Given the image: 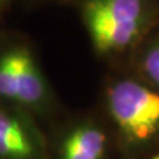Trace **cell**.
Listing matches in <instances>:
<instances>
[{
	"label": "cell",
	"instance_id": "obj_8",
	"mask_svg": "<svg viewBox=\"0 0 159 159\" xmlns=\"http://www.w3.org/2000/svg\"><path fill=\"white\" fill-rule=\"evenodd\" d=\"M154 159H159V156H157V157H156Z\"/></svg>",
	"mask_w": 159,
	"mask_h": 159
},
{
	"label": "cell",
	"instance_id": "obj_1",
	"mask_svg": "<svg viewBox=\"0 0 159 159\" xmlns=\"http://www.w3.org/2000/svg\"><path fill=\"white\" fill-rule=\"evenodd\" d=\"M83 17L100 53L120 51L138 38L148 20L145 0H85Z\"/></svg>",
	"mask_w": 159,
	"mask_h": 159
},
{
	"label": "cell",
	"instance_id": "obj_6",
	"mask_svg": "<svg viewBox=\"0 0 159 159\" xmlns=\"http://www.w3.org/2000/svg\"><path fill=\"white\" fill-rule=\"evenodd\" d=\"M144 71L159 91V44L153 45L144 58Z\"/></svg>",
	"mask_w": 159,
	"mask_h": 159
},
{
	"label": "cell",
	"instance_id": "obj_4",
	"mask_svg": "<svg viewBox=\"0 0 159 159\" xmlns=\"http://www.w3.org/2000/svg\"><path fill=\"white\" fill-rule=\"evenodd\" d=\"M43 142L23 116L0 106V159H38Z\"/></svg>",
	"mask_w": 159,
	"mask_h": 159
},
{
	"label": "cell",
	"instance_id": "obj_7",
	"mask_svg": "<svg viewBox=\"0 0 159 159\" xmlns=\"http://www.w3.org/2000/svg\"><path fill=\"white\" fill-rule=\"evenodd\" d=\"M11 1L12 0H0V16L5 12V10L11 4Z\"/></svg>",
	"mask_w": 159,
	"mask_h": 159
},
{
	"label": "cell",
	"instance_id": "obj_3",
	"mask_svg": "<svg viewBox=\"0 0 159 159\" xmlns=\"http://www.w3.org/2000/svg\"><path fill=\"white\" fill-rule=\"evenodd\" d=\"M47 98L46 81L33 54L25 46H12L0 53V99L35 107Z\"/></svg>",
	"mask_w": 159,
	"mask_h": 159
},
{
	"label": "cell",
	"instance_id": "obj_2",
	"mask_svg": "<svg viewBox=\"0 0 159 159\" xmlns=\"http://www.w3.org/2000/svg\"><path fill=\"white\" fill-rule=\"evenodd\" d=\"M113 119L126 136L145 140L159 130V94L134 81H120L108 93Z\"/></svg>",
	"mask_w": 159,
	"mask_h": 159
},
{
	"label": "cell",
	"instance_id": "obj_5",
	"mask_svg": "<svg viewBox=\"0 0 159 159\" xmlns=\"http://www.w3.org/2000/svg\"><path fill=\"white\" fill-rule=\"evenodd\" d=\"M106 137L99 129L83 125L73 130L64 140L61 159H102Z\"/></svg>",
	"mask_w": 159,
	"mask_h": 159
}]
</instances>
